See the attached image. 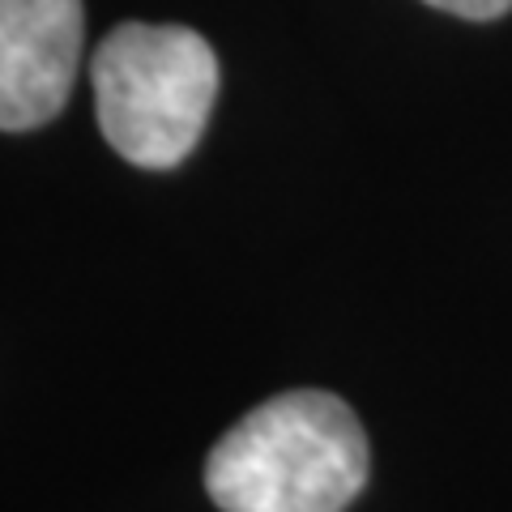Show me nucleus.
Wrapping results in <instances>:
<instances>
[{
  "mask_svg": "<svg viewBox=\"0 0 512 512\" xmlns=\"http://www.w3.org/2000/svg\"><path fill=\"white\" fill-rule=\"evenodd\" d=\"M367 431L338 393L291 389L248 410L205 461L222 512H346L367 487Z\"/></svg>",
  "mask_w": 512,
  "mask_h": 512,
  "instance_id": "1",
  "label": "nucleus"
},
{
  "mask_svg": "<svg viewBox=\"0 0 512 512\" xmlns=\"http://www.w3.org/2000/svg\"><path fill=\"white\" fill-rule=\"evenodd\" d=\"M94 107L124 163L167 171L197 150L218 99V56L188 26L124 22L94 47Z\"/></svg>",
  "mask_w": 512,
  "mask_h": 512,
  "instance_id": "2",
  "label": "nucleus"
},
{
  "mask_svg": "<svg viewBox=\"0 0 512 512\" xmlns=\"http://www.w3.org/2000/svg\"><path fill=\"white\" fill-rule=\"evenodd\" d=\"M82 0H0V128L56 120L82 69Z\"/></svg>",
  "mask_w": 512,
  "mask_h": 512,
  "instance_id": "3",
  "label": "nucleus"
},
{
  "mask_svg": "<svg viewBox=\"0 0 512 512\" xmlns=\"http://www.w3.org/2000/svg\"><path fill=\"white\" fill-rule=\"evenodd\" d=\"M431 9H444L453 18H466V22H495L512 9V0H423Z\"/></svg>",
  "mask_w": 512,
  "mask_h": 512,
  "instance_id": "4",
  "label": "nucleus"
}]
</instances>
